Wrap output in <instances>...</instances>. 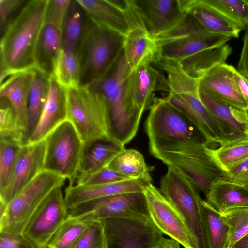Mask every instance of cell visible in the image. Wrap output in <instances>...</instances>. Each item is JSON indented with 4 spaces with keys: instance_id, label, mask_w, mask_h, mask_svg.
Instances as JSON below:
<instances>
[{
    "instance_id": "1",
    "label": "cell",
    "mask_w": 248,
    "mask_h": 248,
    "mask_svg": "<svg viewBox=\"0 0 248 248\" xmlns=\"http://www.w3.org/2000/svg\"><path fill=\"white\" fill-rule=\"evenodd\" d=\"M49 1H27L0 36V83L12 74L35 68L36 46Z\"/></svg>"
},
{
    "instance_id": "2",
    "label": "cell",
    "mask_w": 248,
    "mask_h": 248,
    "mask_svg": "<svg viewBox=\"0 0 248 248\" xmlns=\"http://www.w3.org/2000/svg\"><path fill=\"white\" fill-rule=\"evenodd\" d=\"M166 74L169 91L166 97L169 102L182 112L203 135L206 144H228L225 137L199 95V79L188 74L181 64L162 59L157 64Z\"/></svg>"
},
{
    "instance_id": "3",
    "label": "cell",
    "mask_w": 248,
    "mask_h": 248,
    "mask_svg": "<svg viewBox=\"0 0 248 248\" xmlns=\"http://www.w3.org/2000/svg\"><path fill=\"white\" fill-rule=\"evenodd\" d=\"M208 148L204 142L187 141L151 147L149 151L155 157L182 173L206 195L214 183L229 180Z\"/></svg>"
},
{
    "instance_id": "4",
    "label": "cell",
    "mask_w": 248,
    "mask_h": 248,
    "mask_svg": "<svg viewBox=\"0 0 248 248\" xmlns=\"http://www.w3.org/2000/svg\"><path fill=\"white\" fill-rule=\"evenodd\" d=\"M130 72L122 49L109 70L91 85L106 98L110 141L124 147L136 135L141 119L129 111L125 102V85Z\"/></svg>"
},
{
    "instance_id": "5",
    "label": "cell",
    "mask_w": 248,
    "mask_h": 248,
    "mask_svg": "<svg viewBox=\"0 0 248 248\" xmlns=\"http://www.w3.org/2000/svg\"><path fill=\"white\" fill-rule=\"evenodd\" d=\"M67 119L82 140L85 150L97 141H110L108 106L101 92L91 85H78L67 88Z\"/></svg>"
},
{
    "instance_id": "6",
    "label": "cell",
    "mask_w": 248,
    "mask_h": 248,
    "mask_svg": "<svg viewBox=\"0 0 248 248\" xmlns=\"http://www.w3.org/2000/svg\"><path fill=\"white\" fill-rule=\"evenodd\" d=\"M124 38L95 23L86 15L84 32L78 49L79 85H91L105 75L122 51Z\"/></svg>"
},
{
    "instance_id": "7",
    "label": "cell",
    "mask_w": 248,
    "mask_h": 248,
    "mask_svg": "<svg viewBox=\"0 0 248 248\" xmlns=\"http://www.w3.org/2000/svg\"><path fill=\"white\" fill-rule=\"evenodd\" d=\"M159 58L183 62L209 49L226 44L232 37L212 34L187 14L173 29L155 37Z\"/></svg>"
},
{
    "instance_id": "8",
    "label": "cell",
    "mask_w": 248,
    "mask_h": 248,
    "mask_svg": "<svg viewBox=\"0 0 248 248\" xmlns=\"http://www.w3.org/2000/svg\"><path fill=\"white\" fill-rule=\"evenodd\" d=\"M45 152L42 170L57 174L73 185L80 169L85 147L76 128L66 120L44 139Z\"/></svg>"
},
{
    "instance_id": "9",
    "label": "cell",
    "mask_w": 248,
    "mask_h": 248,
    "mask_svg": "<svg viewBox=\"0 0 248 248\" xmlns=\"http://www.w3.org/2000/svg\"><path fill=\"white\" fill-rule=\"evenodd\" d=\"M66 179L42 170L6 205L0 203V233L22 234L30 218L46 197Z\"/></svg>"
},
{
    "instance_id": "10",
    "label": "cell",
    "mask_w": 248,
    "mask_h": 248,
    "mask_svg": "<svg viewBox=\"0 0 248 248\" xmlns=\"http://www.w3.org/2000/svg\"><path fill=\"white\" fill-rule=\"evenodd\" d=\"M145 127L149 148L187 141L205 143L197 127L166 98H155Z\"/></svg>"
},
{
    "instance_id": "11",
    "label": "cell",
    "mask_w": 248,
    "mask_h": 248,
    "mask_svg": "<svg viewBox=\"0 0 248 248\" xmlns=\"http://www.w3.org/2000/svg\"><path fill=\"white\" fill-rule=\"evenodd\" d=\"M160 190L184 219L198 248H208L203 230L198 190L180 172L168 166L160 181Z\"/></svg>"
},
{
    "instance_id": "12",
    "label": "cell",
    "mask_w": 248,
    "mask_h": 248,
    "mask_svg": "<svg viewBox=\"0 0 248 248\" xmlns=\"http://www.w3.org/2000/svg\"><path fill=\"white\" fill-rule=\"evenodd\" d=\"M54 188L46 197L27 223L22 234L37 248L48 245L68 216L62 187Z\"/></svg>"
},
{
    "instance_id": "13",
    "label": "cell",
    "mask_w": 248,
    "mask_h": 248,
    "mask_svg": "<svg viewBox=\"0 0 248 248\" xmlns=\"http://www.w3.org/2000/svg\"><path fill=\"white\" fill-rule=\"evenodd\" d=\"M101 220L106 248H156L164 237L151 220L108 218Z\"/></svg>"
},
{
    "instance_id": "14",
    "label": "cell",
    "mask_w": 248,
    "mask_h": 248,
    "mask_svg": "<svg viewBox=\"0 0 248 248\" xmlns=\"http://www.w3.org/2000/svg\"><path fill=\"white\" fill-rule=\"evenodd\" d=\"M93 212L96 220L124 218L151 220L143 192H125L102 197L81 203L68 210L77 216Z\"/></svg>"
},
{
    "instance_id": "15",
    "label": "cell",
    "mask_w": 248,
    "mask_h": 248,
    "mask_svg": "<svg viewBox=\"0 0 248 248\" xmlns=\"http://www.w3.org/2000/svg\"><path fill=\"white\" fill-rule=\"evenodd\" d=\"M143 192L150 218L157 228L185 248H198L183 217L160 189L150 183Z\"/></svg>"
},
{
    "instance_id": "16",
    "label": "cell",
    "mask_w": 248,
    "mask_h": 248,
    "mask_svg": "<svg viewBox=\"0 0 248 248\" xmlns=\"http://www.w3.org/2000/svg\"><path fill=\"white\" fill-rule=\"evenodd\" d=\"M152 64L140 66L128 74L125 85V99L129 111L141 119L143 113L150 109L158 91L169 92L166 76Z\"/></svg>"
},
{
    "instance_id": "17",
    "label": "cell",
    "mask_w": 248,
    "mask_h": 248,
    "mask_svg": "<svg viewBox=\"0 0 248 248\" xmlns=\"http://www.w3.org/2000/svg\"><path fill=\"white\" fill-rule=\"evenodd\" d=\"M45 142L43 140L21 146L4 189L0 192V203L7 205L43 170Z\"/></svg>"
},
{
    "instance_id": "18",
    "label": "cell",
    "mask_w": 248,
    "mask_h": 248,
    "mask_svg": "<svg viewBox=\"0 0 248 248\" xmlns=\"http://www.w3.org/2000/svg\"><path fill=\"white\" fill-rule=\"evenodd\" d=\"M199 95L227 140L228 144L248 139V111L230 106L199 86Z\"/></svg>"
},
{
    "instance_id": "19",
    "label": "cell",
    "mask_w": 248,
    "mask_h": 248,
    "mask_svg": "<svg viewBox=\"0 0 248 248\" xmlns=\"http://www.w3.org/2000/svg\"><path fill=\"white\" fill-rule=\"evenodd\" d=\"M148 33L154 37L173 29L185 15L180 0H133Z\"/></svg>"
},
{
    "instance_id": "20",
    "label": "cell",
    "mask_w": 248,
    "mask_h": 248,
    "mask_svg": "<svg viewBox=\"0 0 248 248\" xmlns=\"http://www.w3.org/2000/svg\"><path fill=\"white\" fill-rule=\"evenodd\" d=\"M67 88L53 76L50 77L49 90L38 124L27 144L44 140L60 124L67 120Z\"/></svg>"
},
{
    "instance_id": "21",
    "label": "cell",
    "mask_w": 248,
    "mask_h": 248,
    "mask_svg": "<svg viewBox=\"0 0 248 248\" xmlns=\"http://www.w3.org/2000/svg\"><path fill=\"white\" fill-rule=\"evenodd\" d=\"M232 65H218L199 79V86L215 97L240 110L248 108L234 78Z\"/></svg>"
},
{
    "instance_id": "22",
    "label": "cell",
    "mask_w": 248,
    "mask_h": 248,
    "mask_svg": "<svg viewBox=\"0 0 248 248\" xmlns=\"http://www.w3.org/2000/svg\"><path fill=\"white\" fill-rule=\"evenodd\" d=\"M151 182L141 179H128L94 186L68 185L65 190L64 200L67 209L84 202L117 194L143 192Z\"/></svg>"
},
{
    "instance_id": "23",
    "label": "cell",
    "mask_w": 248,
    "mask_h": 248,
    "mask_svg": "<svg viewBox=\"0 0 248 248\" xmlns=\"http://www.w3.org/2000/svg\"><path fill=\"white\" fill-rule=\"evenodd\" d=\"M180 1L184 12L191 16L208 32L238 37L241 28L203 0Z\"/></svg>"
},
{
    "instance_id": "24",
    "label": "cell",
    "mask_w": 248,
    "mask_h": 248,
    "mask_svg": "<svg viewBox=\"0 0 248 248\" xmlns=\"http://www.w3.org/2000/svg\"><path fill=\"white\" fill-rule=\"evenodd\" d=\"M123 51L130 72L144 64H153L160 54L155 37L143 27H136L130 31L124 38Z\"/></svg>"
},
{
    "instance_id": "25",
    "label": "cell",
    "mask_w": 248,
    "mask_h": 248,
    "mask_svg": "<svg viewBox=\"0 0 248 248\" xmlns=\"http://www.w3.org/2000/svg\"><path fill=\"white\" fill-rule=\"evenodd\" d=\"M86 15L95 23L125 37L132 29L125 14L111 0H77Z\"/></svg>"
},
{
    "instance_id": "26",
    "label": "cell",
    "mask_w": 248,
    "mask_h": 248,
    "mask_svg": "<svg viewBox=\"0 0 248 248\" xmlns=\"http://www.w3.org/2000/svg\"><path fill=\"white\" fill-rule=\"evenodd\" d=\"M63 47V30L45 21L35 51V68L49 77L53 76L57 59Z\"/></svg>"
},
{
    "instance_id": "27",
    "label": "cell",
    "mask_w": 248,
    "mask_h": 248,
    "mask_svg": "<svg viewBox=\"0 0 248 248\" xmlns=\"http://www.w3.org/2000/svg\"><path fill=\"white\" fill-rule=\"evenodd\" d=\"M34 69L12 74L0 83L1 98L7 100L12 106L26 131L27 136L28 97Z\"/></svg>"
},
{
    "instance_id": "28",
    "label": "cell",
    "mask_w": 248,
    "mask_h": 248,
    "mask_svg": "<svg viewBox=\"0 0 248 248\" xmlns=\"http://www.w3.org/2000/svg\"><path fill=\"white\" fill-rule=\"evenodd\" d=\"M205 197L220 214L232 208L248 207V192L229 180L214 183Z\"/></svg>"
},
{
    "instance_id": "29",
    "label": "cell",
    "mask_w": 248,
    "mask_h": 248,
    "mask_svg": "<svg viewBox=\"0 0 248 248\" xmlns=\"http://www.w3.org/2000/svg\"><path fill=\"white\" fill-rule=\"evenodd\" d=\"M203 230L208 248H227L229 229L221 214L206 200L201 199Z\"/></svg>"
},
{
    "instance_id": "30",
    "label": "cell",
    "mask_w": 248,
    "mask_h": 248,
    "mask_svg": "<svg viewBox=\"0 0 248 248\" xmlns=\"http://www.w3.org/2000/svg\"><path fill=\"white\" fill-rule=\"evenodd\" d=\"M106 166L129 179H141L151 183L150 168L137 150L124 149Z\"/></svg>"
},
{
    "instance_id": "31",
    "label": "cell",
    "mask_w": 248,
    "mask_h": 248,
    "mask_svg": "<svg viewBox=\"0 0 248 248\" xmlns=\"http://www.w3.org/2000/svg\"><path fill=\"white\" fill-rule=\"evenodd\" d=\"M94 220L93 212L68 216L50 240L47 248H73L87 227Z\"/></svg>"
},
{
    "instance_id": "32",
    "label": "cell",
    "mask_w": 248,
    "mask_h": 248,
    "mask_svg": "<svg viewBox=\"0 0 248 248\" xmlns=\"http://www.w3.org/2000/svg\"><path fill=\"white\" fill-rule=\"evenodd\" d=\"M50 77L36 69H34L28 102V140L41 116L49 90Z\"/></svg>"
},
{
    "instance_id": "33",
    "label": "cell",
    "mask_w": 248,
    "mask_h": 248,
    "mask_svg": "<svg viewBox=\"0 0 248 248\" xmlns=\"http://www.w3.org/2000/svg\"><path fill=\"white\" fill-rule=\"evenodd\" d=\"M232 52V47L226 44L203 52L180 63L188 74L200 79L213 68L226 63Z\"/></svg>"
},
{
    "instance_id": "34",
    "label": "cell",
    "mask_w": 248,
    "mask_h": 248,
    "mask_svg": "<svg viewBox=\"0 0 248 248\" xmlns=\"http://www.w3.org/2000/svg\"><path fill=\"white\" fill-rule=\"evenodd\" d=\"M124 148L108 141L100 140L93 143L85 150L80 173L90 172L107 166Z\"/></svg>"
},
{
    "instance_id": "35",
    "label": "cell",
    "mask_w": 248,
    "mask_h": 248,
    "mask_svg": "<svg viewBox=\"0 0 248 248\" xmlns=\"http://www.w3.org/2000/svg\"><path fill=\"white\" fill-rule=\"evenodd\" d=\"M85 13L77 0H71L63 29V47L78 51L84 30Z\"/></svg>"
},
{
    "instance_id": "36",
    "label": "cell",
    "mask_w": 248,
    "mask_h": 248,
    "mask_svg": "<svg viewBox=\"0 0 248 248\" xmlns=\"http://www.w3.org/2000/svg\"><path fill=\"white\" fill-rule=\"evenodd\" d=\"M53 76L66 88L79 85L80 62L78 51L62 49L57 59Z\"/></svg>"
},
{
    "instance_id": "37",
    "label": "cell",
    "mask_w": 248,
    "mask_h": 248,
    "mask_svg": "<svg viewBox=\"0 0 248 248\" xmlns=\"http://www.w3.org/2000/svg\"><path fill=\"white\" fill-rule=\"evenodd\" d=\"M0 140L11 142L20 146L26 144L28 137L16 111L8 102L0 109Z\"/></svg>"
},
{
    "instance_id": "38",
    "label": "cell",
    "mask_w": 248,
    "mask_h": 248,
    "mask_svg": "<svg viewBox=\"0 0 248 248\" xmlns=\"http://www.w3.org/2000/svg\"><path fill=\"white\" fill-rule=\"evenodd\" d=\"M208 150L220 167L227 172L248 158V139Z\"/></svg>"
},
{
    "instance_id": "39",
    "label": "cell",
    "mask_w": 248,
    "mask_h": 248,
    "mask_svg": "<svg viewBox=\"0 0 248 248\" xmlns=\"http://www.w3.org/2000/svg\"><path fill=\"white\" fill-rule=\"evenodd\" d=\"M203 0L242 30L248 29V0Z\"/></svg>"
},
{
    "instance_id": "40",
    "label": "cell",
    "mask_w": 248,
    "mask_h": 248,
    "mask_svg": "<svg viewBox=\"0 0 248 248\" xmlns=\"http://www.w3.org/2000/svg\"><path fill=\"white\" fill-rule=\"evenodd\" d=\"M229 229L227 248L248 233V207L232 208L220 214Z\"/></svg>"
},
{
    "instance_id": "41",
    "label": "cell",
    "mask_w": 248,
    "mask_h": 248,
    "mask_svg": "<svg viewBox=\"0 0 248 248\" xmlns=\"http://www.w3.org/2000/svg\"><path fill=\"white\" fill-rule=\"evenodd\" d=\"M21 146L0 140V192L5 187Z\"/></svg>"
},
{
    "instance_id": "42",
    "label": "cell",
    "mask_w": 248,
    "mask_h": 248,
    "mask_svg": "<svg viewBox=\"0 0 248 248\" xmlns=\"http://www.w3.org/2000/svg\"><path fill=\"white\" fill-rule=\"evenodd\" d=\"M129 179L111 170L107 166L95 170L80 173L77 176L75 185L94 186L120 182Z\"/></svg>"
},
{
    "instance_id": "43",
    "label": "cell",
    "mask_w": 248,
    "mask_h": 248,
    "mask_svg": "<svg viewBox=\"0 0 248 248\" xmlns=\"http://www.w3.org/2000/svg\"><path fill=\"white\" fill-rule=\"evenodd\" d=\"M73 248H106L103 222L94 220L85 230Z\"/></svg>"
},
{
    "instance_id": "44",
    "label": "cell",
    "mask_w": 248,
    "mask_h": 248,
    "mask_svg": "<svg viewBox=\"0 0 248 248\" xmlns=\"http://www.w3.org/2000/svg\"><path fill=\"white\" fill-rule=\"evenodd\" d=\"M71 0H49L45 21L53 23L62 30Z\"/></svg>"
},
{
    "instance_id": "45",
    "label": "cell",
    "mask_w": 248,
    "mask_h": 248,
    "mask_svg": "<svg viewBox=\"0 0 248 248\" xmlns=\"http://www.w3.org/2000/svg\"><path fill=\"white\" fill-rule=\"evenodd\" d=\"M26 1L23 0H0V36Z\"/></svg>"
},
{
    "instance_id": "46",
    "label": "cell",
    "mask_w": 248,
    "mask_h": 248,
    "mask_svg": "<svg viewBox=\"0 0 248 248\" xmlns=\"http://www.w3.org/2000/svg\"><path fill=\"white\" fill-rule=\"evenodd\" d=\"M229 180L248 192V158L226 172Z\"/></svg>"
},
{
    "instance_id": "47",
    "label": "cell",
    "mask_w": 248,
    "mask_h": 248,
    "mask_svg": "<svg viewBox=\"0 0 248 248\" xmlns=\"http://www.w3.org/2000/svg\"><path fill=\"white\" fill-rule=\"evenodd\" d=\"M0 248H37L22 234L0 233Z\"/></svg>"
},
{
    "instance_id": "48",
    "label": "cell",
    "mask_w": 248,
    "mask_h": 248,
    "mask_svg": "<svg viewBox=\"0 0 248 248\" xmlns=\"http://www.w3.org/2000/svg\"><path fill=\"white\" fill-rule=\"evenodd\" d=\"M243 47L238 63V70L248 82V29L243 38Z\"/></svg>"
},
{
    "instance_id": "49",
    "label": "cell",
    "mask_w": 248,
    "mask_h": 248,
    "mask_svg": "<svg viewBox=\"0 0 248 248\" xmlns=\"http://www.w3.org/2000/svg\"><path fill=\"white\" fill-rule=\"evenodd\" d=\"M232 69L241 95L248 108V82L245 78L234 67L232 66Z\"/></svg>"
},
{
    "instance_id": "50",
    "label": "cell",
    "mask_w": 248,
    "mask_h": 248,
    "mask_svg": "<svg viewBox=\"0 0 248 248\" xmlns=\"http://www.w3.org/2000/svg\"><path fill=\"white\" fill-rule=\"evenodd\" d=\"M156 248H180V244L173 239L163 237Z\"/></svg>"
},
{
    "instance_id": "51",
    "label": "cell",
    "mask_w": 248,
    "mask_h": 248,
    "mask_svg": "<svg viewBox=\"0 0 248 248\" xmlns=\"http://www.w3.org/2000/svg\"><path fill=\"white\" fill-rule=\"evenodd\" d=\"M230 248H248V233L238 240Z\"/></svg>"
},
{
    "instance_id": "52",
    "label": "cell",
    "mask_w": 248,
    "mask_h": 248,
    "mask_svg": "<svg viewBox=\"0 0 248 248\" xmlns=\"http://www.w3.org/2000/svg\"><path fill=\"white\" fill-rule=\"evenodd\" d=\"M247 115H248V110L247 111Z\"/></svg>"
}]
</instances>
